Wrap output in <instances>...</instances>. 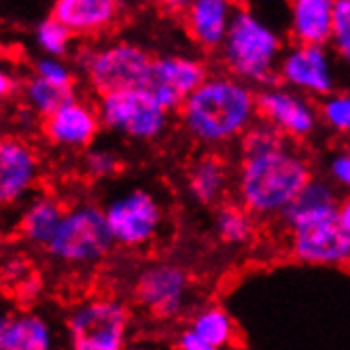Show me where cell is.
Returning a JSON list of instances; mask_svg holds the SVG:
<instances>
[{"mask_svg":"<svg viewBox=\"0 0 350 350\" xmlns=\"http://www.w3.org/2000/svg\"><path fill=\"white\" fill-rule=\"evenodd\" d=\"M257 119V92L232 75H211L180 109L185 132L206 147L240 140Z\"/></svg>","mask_w":350,"mask_h":350,"instance_id":"obj_1","label":"cell"},{"mask_svg":"<svg viewBox=\"0 0 350 350\" xmlns=\"http://www.w3.org/2000/svg\"><path fill=\"white\" fill-rule=\"evenodd\" d=\"M312 178L308 159L286 145L267 153L240 157L236 193L253 217H280Z\"/></svg>","mask_w":350,"mask_h":350,"instance_id":"obj_2","label":"cell"},{"mask_svg":"<svg viewBox=\"0 0 350 350\" xmlns=\"http://www.w3.org/2000/svg\"><path fill=\"white\" fill-rule=\"evenodd\" d=\"M228 75L261 90L274 85L284 53L282 36L261 15L246 7H236L230 32L219 49Z\"/></svg>","mask_w":350,"mask_h":350,"instance_id":"obj_3","label":"cell"},{"mask_svg":"<svg viewBox=\"0 0 350 350\" xmlns=\"http://www.w3.org/2000/svg\"><path fill=\"white\" fill-rule=\"evenodd\" d=\"M153 59L155 57L145 47L130 40H115L100 47H81L75 55L88 85L100 98L149 88Z\"/></svg>","mask_w":350,"mask_h":350,"instance_id":"obj_4","label":"cell"},{"mask_svg":"<svg viewBox=\"0 0 350 350\" xmlns=\"http://www.w3.org/2000/svg\"><path fill=\"white\" fill-rule=\"evenodd\" d=\"M130 308L117 297H90L66 317L68 350H128Z\"/></svg>","mask_w":350,"mask_h":350,"instance_id":"obj_5","label":"cell"},{"mask_svg":"<svg viewBox=\"0 0 350 350\" xmlns=\"http://www.w3.org/2000/svg\"><path fill=\"white\" fill-rule=\"evenodd\" d=\"M115 246L107 225L105 208L96 204H77L66 208L53 240L47 246L51 259L64 265L88 267L105 259Z\"/></svg>","mask_w":350,"mask_h":350,"instance_id":"obj_6","label":"cell"},{"mask_svg":"<svg viewBox=\"0 0 350 350\" xmlns=\"http://www.w3.org/2000/svg\"><path fill=\"white\" fill-rule=\"evenodd\" d=\"M98 113L105 128L140 142L159 138L168 130L172 115L161 107L149 88L102 96L98 100Z\"/></svg>","mask_w":350,"mask_h":350,"instance_id":"obj_7","label":"cell"},{"mask_svg":"<svg viewBox=\"0 0 350 350\" xmlns=\"http://www.w3.org/2000/svg\"><path fill=\"white\" fill-rule=\"evenodd\" d=\"M105 217L115 244L126 249H140L151 244L163 225L159 200L151 191L138 187L115 196L105 206Z\"/></svg>","mask_w":350,"mask_h":350,"instance_id":"obj_8","label":"cell"},{"mask_svg":"<svg viewBox=\"0 0 350 350\" xmlns=\"http://www.w3.org/2000/svg\"><path fill=\"white\" fill-rule=\"evenodd\" d=\"M136 301L157 319H174L189 299V276L180 265L157 261L142 267L134 280Z\"/></svg>","mask_w":350,"mask_h":350,"instance_id":"obj_9","label":"cell"},{"mask_svg":"<svg viewBox=\"0 0 350 350\" xmlns=\"http://www.w3.org/2000/svg\"><path fill=\"white\" fill-rule=\"evenodd\" d=\"M278 79L293 92L308 98H327L336 92V62L329 47L291 45L284 49Z\"/></svg>","mask_w":350,"mask_h":350,"instance_id":"obj_10","label":"cell"},{"mask_svg":"<svg viewBox=\"0 0 350 350\" xmlns=\"http://www.w3.org/2000/svg\"><path fill=\"white\" fill-rule=\"evenodd\" d=\"M259 119L274 126L284 138L306 140L319 128V111L312 100L282 85H270L257 92Z\"/></svg>","mask_w":350,"mask_h":350,"instance_id":"obj_11","label":"cell"},{"mask_svg":"<svg viewBox=\"0 0 350 350\" xmlns=\"http://www.w3.org/2000/svg\"><path fill=\"white\" fill-rule=\"evenodd\" d=\"M211 77L206 64L187 53H166L153 59L149 90L168 113L180 111L191 94Z\"/></svg>","mask_w":350,"mask_h":350,"instance_id":"obj_12","label":"cell"},{"mask_svg":"<svg viewBox=\"0 0 350 350\" xmlns=\"http://www.w3.org/2000/svg\"><path fill=\"white\" fill-rule=\"evenodd\" d=\"M40 157L24 136H0V208L22 204L38 185Z\"/></svg>","mask_w":350,"mask_h":350,"instance_id":"obj_13","label":"cell"},{"mask_svg":"<svg viewBox=\"0 0 350 350\" xmlns=\"http://www.w3.org/2000/svg\"><path fill=\"white\" fill-rule=\"evenodd\" d=\"M102 128L98 107L79 96L43 121V134L53 147L79 151L90 149Z\"/></svg>","mask_w":350,"mask_h":350,"instance_id":"obj_14","label":"cell"},{"mask_svg":"<svg viewBox=\"0 0 350 350\" xmlns=\"http://www.w3.org/2000/svg\"><path fill=\"white\" fill-rule=\"evenodd\" d=\"M291 253L295 259L312 265L350 263V238L336 221H325L291 232Z\"/></svg>","mask_w":350,"mask_h":350,"instance_id":"obj_15","label":"cell"},{"mask_svg":"<svg viewBox=\"0 0 350 350\" xmlns=\"http://www.w3.org/2000/svg\"><path fill=\"white\" fill-rule=\"evenodd\" d=\"M340 200L336 196L334 185L323 178H310V183L297 193V198L286 206L280 215L282 223L289 228V232L310 228L317 223L336 221L338 219Z\"/></svg>","mask_w":350,"mask_h":350,"instance_id":"obj_16","label":"cell"},{"mask_svg":"<svg viewBox=\"0 0 350 350\" xmlns=\"http://www.w3.org/2000/svg\"><path fill=\"white\" fill-rule=\"evenodd\" d=\"M0 350H55V332L34 310H0Z\"/></svg>","mask_w":350,"mask_h":350,"instance_id":"obj_17","label":"cell"},{"mask_svg":"<svg viewBox=\"0 0 350 350\" xmlns=\"http://www.w3.org/2000/svg\"><path fill=\"white\" fill-rule=\"evenodd\" d=\"M334 22L336 3L332 0H295L289 7V34L293 45L329 47Z\"/></svg>","mask_w":350,"mask_h":350,"instance_id":"obj_18","label":"cell"},{"mask_svg":"<svg viewBox=\"0 0 350 350\" xmlns=\"http://www.w3.org/2000/svg\"><path fill=\"white\" fill-rule=\"evenodd\" d=\"M236 7L228 0H196L187 5L185 11V24L202 49L219 51L225 36L230 32Z\"/></svg>","mask_w":350,"mask_h":350,"instance_id":"obj_19","label":"cell"},{"mask_svg":"<svg viewBox=\"0 0 350 350\" xmlns=\"http://www.w3.org/2000/svg\"><path fill=\"white\" fill-rule=\"evenodd\" d=\"M51 15L75 36H90L105 32L117 22L119 5L113 0H57Z\"/></svg>","mask_w":350,"mask_h":350,"instance_id":"obj_20","label":"cell"},{"mask_svg":"<svg viewBox=\"0 0 350 350\" xmlns=\"http://www.w3.org/2000/svg\"><path fill=\"white\" fill-rule=\"evenodd\" d=\"M230 166L219 155H202L187 172V191L202 206H217L230 189Z\"/></svg>","mask_w":350,"mask_h":350,"instance_id":"obj_21","label":"cell"},{"mask_svg":"<svg viewBox=\"0 0 350 350\" xmlns=\"http://www.w3.org/2000/svg\"><path fill=\"white\" fill-rule=\"evenodd\" d=\"M64 215L66 208L53 196H34L19 215V232L30 244L47 249Z\"/></svg>","mask_w":350,"mask_h":350,"instance_id":"obj_22","label":"cell"},{"mask_svg":"<svg viewBox=\"0 0 350 350\" xmlns=\"http://www.w3.org/2000/svg\"><path fill=\"white\" fill-rule=\"evenodd\" d=\"M19 92H22V100L26 109L43 121L77 98V88L55 85L34 75H30L24 83L19 85Z\"/></svg>","mask_w":350,"mask_h":350,"instance_id":"obj_23","label":"cell"},{"mask_svg":"<svg viewBox=\"0 0 350 350\" xmlns=\"http://www.w3.org/2000/svg\"><path fill=\"white\" fill-rule=\"evenodd\" d=\"M187 329H191L198 338H202L204 342H208L219 350L228 348L234 340V321L219 306L200 308L191 317Z\"/></svg>","mask_w":350,"mask_h":350,"instance_id":"obj_24","label":"cell"},{"mask_svg":"<svg viewBox=\"0 0 350 350\" xmlns=\"http://www.w3.org/2000/svg\"><path fill=\"white\" fill-rule=\"evenodd\" d=\"M217 236L228 244H246L255 230V217L240 204L221 206L215 217Z\"/></svg>","mask_w":350,"mask_h":350,"instance_id":"obj_25","label":"cell"},{"mask_svg":"<svg viewBox=\"0 0 350 350\" xmlns=\"http://www.w3.org/2000/svg\"><path fill=\"white\" fill-rule=\"evenodd\" d=\"M72 40H75V34L53 15L43 17L34 28L36 47L40 49V53L49 57L64 59L72 51Z\"/></svg>","mask_w":350,"mask_h":350,"instance_id":"obj_26","label":"cell"},{"mask_svg":"<svg viewBox=\"0 0 350 350\" xmlns=\"http://www.w3.org/2000/svg\"><path fill=\"white\" fill-rule=\"evenodd\" d=\"M238 142H240V149H238L240 157L259 155V153H267V151L291 145L289 138H284L274 126H270V123H265L261 119H257L249 128V132H246Z\"/></svg>","mask_w":350,"mask_h":350,"instance_id":"obj_27","label":"cell"},{"mask_svg":"<svg viewBox=\"0 0 350 350\" xmlns=\"http://www.w3.org/2000/svg\"><path fill=\"white\" fill-rule=\"evenodd\" d=\"M319 117L327 128L342 136H350V92H334L323 98Z\"/></svg>","mask_w":350,"mask_h":350,"instance_id":"obj_28","label":"cell"},{"mask_svg":"<svg viewBox=\"0 0 350 350\" xmlns=\"http://www.w3.org/2000/svg\"><path fill=\"white\" fill-rule=\"evenodd\" d=\"M32 75L38 77V79L49 81V83H55V85L77 88V75H75V68L68 64L66 59H59V57L40 55L38 59H34V64H32Z\"/></svg>","mask_w":350,"mask_h":350,"instance_id":"obj_29","label":"cell"},{"mask_svg":"<svg viewBox=\"0 0 350 350\" xmlns=\"http://www.w3.org/2000/svg\"><path fill=\"white\" fill-rule=\"evenodd\" d=\"M83 168L90 178L105 180V178H113L119 172L121 159L115 151L107 147H90L83 157Z\"/></svg>","mask_w":350,"mask_h":350,"instance_id":"obj_30","label":"cell"},{"mask_svg":"<svg viewBox=\"0 0 350 350\" xmlns=\"http://www.w3.org/2000/svg\"><path fill=\"white\" fill-rule=\"evenodd\" d=\"M332 49L342 64L350 66V0H338L336 3Z\"/></svg>","mask_w":350,"mask_h":350,"instance_id":"obj_31","label":"cell"},{"mask_svg":"<svg viewBox=\"0 0 350 350\" xmlns=\"http://www.w3.org/2000/svg\"><path fill=\"white\" fill-rule=\"evenodd\" d=\"M329 176H332L334 185L350 191V147L332 157V161H329Z\"/></svg>","mask_w":350,"mask_h":350,"instance_id":"obj_32","label":"cell"},{"mask_svg":"<svg viewBox=\"0 0 350 350\" xmlns=\"http://www.w3.org/2000/svg\"><path fill=\"white\" fill-rule=\"evenodd\" d=\"M176 350H219L215 346H211L208 342H204L202 338H198L191 329L185 327L183 332L176 336Z\"/></svg>","mask_w":350,"mask_h":350,"instance_id":"obj_33","label":"cell"},{"mask_svg":"<svg viewBox=\"0 0 350 350\" xmlns=\"http://www.w3.org/2000/svg\"><path fill=\"white\" fill-rule=\"evenodd\" d=\"M17 88H19V83L13 77V72L5 64H0V100L11 98L17 92Z\"/></svg>","mask_w":350,"mask_h":350,"instance_id":"obj_34","label":"cell"},{"mask_svg":"<svg viewBox=\"0 0 350 350\" xmlns=\"http://www.w3.org/2000/svg\"><path fill=\"white\" fill-rule=\"evenodd\" d=\"M338 223L340 228L344 230V234L350 238V196L344 198L338 206Z\"/></svg>","mask_w":350,"mask_h":350,"instance_id":"obj_35","label":"cell"},{"mask_svg":"<svg viewBox=\"0 0 350 350\" xmlns=\"http://www.w3.org/2000/svg\"><path fill=\"white\" fill-rule=\"evenodd\" d=\"M5 117H7V113H5V105H3V100H0V136H5V134H3V126H5Z\"/></svg>","mask_w":350,"mask_h":350,"instance_id":"obj_36","label":"cell"},{"mask_svg":"<svg viewBox=\"0 0 350 350\" xmlns=\"http://www.w3.org/2000/svg\"><path fill=\"white\" fill-rule=\"evenodd\" d=\"M128 350H147V348H128Z\"/></svg>","mask_w":350,"mask_h":350,"instance_id":"obj_37","label":"cell"}]
</instances>
